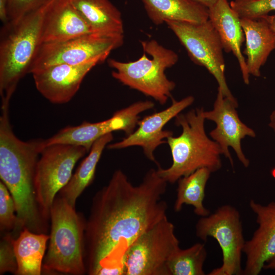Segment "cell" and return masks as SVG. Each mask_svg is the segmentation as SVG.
<instances>
[{
	"mask_svg": "<svg viewBox=\"0 0 275 275\" xmlns=\"http://www.w3.org/2000/svg\"><path fill=\"white\" fill-rule=\"evenodd\" d=\"M168 182L151 169L138 185L121 170L94 195L85 232V263L90 275H124L126 253L143 233L167 216L161 199Z\"/></svg>",
	"mask_w": 275,
	"mask_h": 275,
	"instance_id": "1",
	"label": "cell"
},
{
	"mask_svg": "<svg viewBox=\"0 0 275 275\" xmlns=\"http://www.w3.org/2000/svg\"><path fill=\"white\" fill-rule=\"evenodd\" d=\"M9 102H2L0 117V177L14 200L21 230L46 233L48 221L42 215L35 187L36 166L44 148L43 139L23 141L10 124Z\"/></svg>",
	"mask_w": 275,
	"mask_h": 275,
	"instance_id": "2",
	"label": "cell"
},
{
	"mask_svg": "<svg viewBox=\"0 0 275 275\" xmlns=\"http://www.w3.org/2000/svg\"><path fill=\"white\" fill-rule=\"evenodd\" d=\"M204 111L203 107L196 108L175 117V124L182 128V132L166 140L172 163L168 168L159 166L157 169L159 175L168 183H174L200 168H207L211 173L221 168L222 151L206 133Z\"/></svg>",
	"mask_w": 275,
	"mask_h": 275,
	"instance_id": "3",
	"label": "cell"
},
{
	"mask_svg": "<svg viewBox=\"0 0 275 275\" xmlns=\"http://www.w3.org/2000/svg\"><path fill=\"white\" fill-rule=\"evenodd\" d=\"M53 1V0H52ZM15 22L3 24L0 37V94L10 100L41 44L45 12L52 1Z\"/></svg>",
	"mask_w": 275,
	"mask_h": 275,
	"instance_id": "4",
	"label": "cell"
},
{
	"mask_svg": "<svg viewBox=\"0 0 275 275\" xmlns=\"http://www.w3.org/2000/svg\"><path fill=\"white\" fill-rule=\"evenodd\" d=\"M50 233L42 270L73 275L86 272L85 232L86 221L75 207L57 195L50 210Z\"/></svg>",
	"mask_w": 275,
	"mask_h": 275,
	"instance_id": "5",
	"label": "cell"
},
{
	"mask_svg": "<svg viewBox=\"0 0 275 275\" xmlns=\"http://www.w3.org/2000/svg\"><path fill=\"white\" fill-rule=\"evenodd\" d=\"M144 53L138 60L122 62L113 59L107 60L114 69L112 76L125 86L151 97L164 104L171 96L176 84L168 78L165 71L178 61L173 50L160 45L155 40L141 42Z\"/></svg>",
	"mask_w": 275,
	"mask_h": 275,
	"instance_id": "6",
	"label": "cell"
},
{
	"mask_svg": "<svg viewBox=\"0 0 275 275\" xmlns=\"http://www.w3.org/2000/svg\"><path fill=\"white\" fill-rule=\"evenodd\" d=\"M123 34L91 33L67 40L41 43L29 73L52 65L102 63L123 43Z\"/></svg>",
	"mask_w": 275,
	"mask_h": 275,
	"instance_id": "7",
	"label": "cell"
},
{
	"mask_svg": "<svg viewBox=\"0 0 275 275\" xmlns=\"http://www.w3.org/2000/svg\"><path fill=\"white\" fill-rule=\"evenodd\" d=\"M179 248L174 225L166 216L129 247L125 256L124 275H169L168 261Z\"/></svg>",
	"mask_w": 275,
	"mask_h": 275,
	"instance_id": "8",
	"label": "cell"
},
{
	"mask_svg": "<svg viewBox=\"0 0 275 275\" xmlns=\"http://www.w3.org/2000/svg\"><path fill=\"white\" fill-rule=\"evenodd\" d=\"M196 234L203 241L214 238L222 251V264L209 275L243 274L241 257L245 240L240 213L236 208L224 205L211 214L201 217L196 225Z\"/></svg>",
	"mask_w": 275,
	"mask_h": 275,
	"instance_id": "9",
	"label": "cell"
},
{
	"mask_svg": "<svg viewBox=\"0 0 275 275\" xmlns=\"http://www.w3.org/2000/svg\"><path fill=\"white\" fill-rule=\"evenodd\" d=\"M87 152L84 147L63 144L50 145L42 151L36 166L35 187L40 211L47 221L56 197L70 180L76 162Z\"/></svg>",
	"mask_w": 275,
	"mask_h": 275,
	"instance_id": "10",
	"label": "cell"
},
{
	"mask_svg": "<svg viewBox=\"0 0 275 275\" xmlns=\"http://www.w3.org/2000/svg\"><path fill=\"white\" fill-rule=\"evenodd\" d=\"M169 28L184 47L191 61L205 67L214 77L224 96L236 99L226 82L223 47L219 36L209 20L200 23L167 21Z\"/></svg>",
	"mask_w": 275,
	"mask_h": 275,
	"instance_id": "11",
	"label": "cell"
},
{
	"mask_svg": "<svg viewBox=\"0 0 275 275\" xmlns=\"http://www.w3.org/2000/svg\"><path fill=\"white\" fill-rule=\"evenodd\" d=\"M154 106L151 101H138L117 111L106 120L66 126L51 137L44 139V147L56 144H70L84 147L88 152L94 143L105 134L117 130L124 131L127 135L132 133L139 121V115Z\"/></svg>",
	"mask_w": 275,
	"mask_h": 275,
	"instance_id": "12",
	"label": "cell"
},
{
	"mask_svg": "<svg viewBox=\"0 0 275 275\" xmlns=\"http://www.w3.org/2000/svg\"><path fill=\"white\" fill-rule=\"evenodd\" d=\"M237 107L236 99L224 96L218 89L213 109L204 111L203 114L206 120L215 123V128L210 131L209 135L219 146L223 155L229 159L232 167L234 162L229 147L233 148L239 160L247 168L250 161L242 151L241 142L246 136L255 138L256 133L239 119L236 110Z\"/></svg>",
	"mask_w": 275,
	"mask_h": 275,
	"instance_id": "13",
	"label": "cell"
},
{
	"mask_svg": "<svg viewBox=\"0 0 275 275\" xmlns=\"http://www.w3.org/2000/svg\"><path fill=\"white\" fill-rule=\"evenodd\" d=\"M194 101L192 96L179 101L174 99L166 109L145 117L138 123V127L122 140L107 145L109 149H120L131 146H140L150 160L159 167L154 156V151L159 145L167 143V139L173 135L171 131L163 130L164 126Z\"/></svg>",
	"mask_w": 275,
	"mask_h": 275,
	"instance_id": "14",
	"label": "cell"
},
{
	"mask_svg": "<svg viewBox=\"0 0 275 275\" xmlns=\"http://www.w3.org/2000/svg\"><path fill=\"white\" fill-rule=\"evenodd\" d=\"M98 64H60L39 69L32 73L36 88L51 103H67L77 93L87 74Z\"/></svg>",
	"mask_w": 275,
	"mask_h": 275,
	"instance_id": "15",
	"label": "cell"
},
{
	"mask_svg": "<svg viewBox=\"0 0 275 275\" xmlns=\"http://www.w3.org/2000/svg\"><path fill=\"white\" fill-rule=\"evenodd\" d=\"M250 207L256 215L258 227L252 238L245 241L243 274L258 275L264 264L275 256V202L263 205L251 200Z\"/></svg>",
	"mask_w": 275,
	"mask_h": 275,
	"instance_id": "16",
	"label": "cell"
},
{
	"mask_svg": "<svg viewBox=\"0 0 275 275\" xmlns=\"http://www.w3.org/2000/svg\"><path fill=\"white\" fill-rule=\"evenodd\" d=\"M94 33L71 0H53L44 16L41 43L61 42Z\"/></svg>",
	"mask_w": 275,
	"mask_h": 275,
	"instance_id": "17",
	"label": "cell"
},
{
	"mask_svg": "<svg viewBox=\"0 0 275 275\" xmlns=\"http://www.w3.org/2000/svg\"><path fill=\"white\" fill-rule=\"evenodd\" d=\"M209 20L213 24L221 39L224 50L232 52L236 58L245 84L250 83L246 60L241 48L245 41L241 24V18L231 7L228 0H217L208 8Z\"/></svg>",
	"mask_w": 275,
	"mask_h": 275,
	"instance_id": "18",
	"label": "cell"
},
{
	"mask_svg": "<svg viewBox=\"0 0 275 275\" xmlns=\"http://www.w3.org/2000/svg\"><path fill=\"white\" fill-rule=\"evenodd\" d=\"M245 41L242 52L247 58L246 64L250 75L261 76L260 69L270 53L275 49V33L263 18H241Z\"/></svg>",
	"mask_w": 275,
	"mask_h": 275,
	"instance_id": "19",
	"label": "cell"
},
{
	"mask_svg": "<svg viewBox=\"0 0 275 275\" xmlns=\"http://www.w3.org/2000/svg\"><path fill=\"white\" fill-rule=\"evenodd\" d=\"M152 22L200 23L209 19L208 8L193 0H141Z\"/></svg>",
	"mask_w": 275,
	"mask_h": 275,
	"instance_id": "20",
	"label": "cell"
},
{
	"mask_svg": "<svg viewBox=\"0 0 275 275\" xmlns=\"http://www.w3.org/2000/svg\"><path fill=\"white\" fill-rule=\"evenodd\" d=\"M47 233H37L24 228L13 240L17 275H40L49 240Z\"/></svg>",
	"mask_w": 275,
	"mask_h": 275,
	"instance_id": "21",
	"label": "cell"
},
{
	"mask_svg": "<svg viewBox=\"0 0 275 275\" xmlns=\"http://www.w3.org/2000/svg\"><path fill=\"white\" fill-rule=\"evenodd\" d=\"M94 33L123 34L120 11L109 0H71Z\"/></svg>",
	"mask_w": 275,
	"mask_h": 275,
	"instance_id": "22",
	"label": "cell"
},
{
	"mask_svg": "<svg viewBox=\"0 0 275 275\" xmlns=\"http://www.w3.org/2000/svg\"><path fill=\"white\" fill-rule=\"evenodd\" d=\"M113 140L112 133L96 140L88 155L81 161L70 180L58 194L75 207L77 198L94 179L96 167L104 148Z\"/></svg>",
	"mask_w": 275,
	"mask_h": 275,
	"instance_id": "23",
	"label": "cell"
},
{
	"mask_svg": "<svg viewBox=\"0 0 275 275\" xmlns=\"http://www.w3.org/2000/svg\"><path fill=\"white\" fill-rule=\"evenodd\" d=\"M211 173L208 169L202 168L179 179L174 205L176 212L181 211L184 205H189L193 206L195 213L198 216L204 217L210 214L203 201L205 187Z\"/></svg>",
	"mask_w": 275,
	"mask_h": 275,
	"instance_id": "24",
	"label": "cell"
},
{
	"mask_svg": "<svg viewBox=\"0 0 275 275\" xmlns=\"http://www.w3.org/2000/svg\"><path fill=\"white\" fill-rule=\"evenodd\" d=\"M207 255L205 245L202 243L185 249L179 248L168 261L169 275H204L203 267Z\"/></svg>",
	"mask_w": 275,
	"mask_h": 275,
	"instance_id": "25",
	"label": "cell"
},
{
	"mask_svg": "<svg viewBox=\"0 0 275 275\" xmlns=\"http://www.w3.org/2000/svg\"><path fill=\"white\" fill-rule=\"evenodd\" d=\"M0 228L1 231L20 232L15 204L8 188L0 182Z\"/></svg>",
	"mask_w": 275,
	"mask_h": 275,
	"instance_id": "26",
	"label": "cell"
},
{
	"mask_svg": "<svg viewBox=\"0 0 275 275\" xmlns=\"http://www.w3.org/2000/svg\"><path fill=\"white\" fill-rule=\"evenodd\" d=\"M230 5L240 18L257 19L275 11V0H234Z\"/></svg>",
	"mask_w": 275,
	"mask_h": 275,
	"instance_id": "27",
	"label": "cell"
},
{
	"mask_svg": "<svg viewBox=\"0 0 275 275\" xmlns=\"http://www.w3.org/2000/svg\"><path fill=\"white\" fill-rule=\"evenodd\" d=\"M14 237L9 233L0 242V274L10 272L16 274L17 263L13 246Z\"/></svg>",
	"mask_w": 275,
	"mask_h": 275,
	"instance_id": "28",
	"label": "cell"
},
{
	"mask_svg": "<svg viewBox=\"0 0 275 275\" xmlns=\"http://www.w3.org/2000/svg\"><path fill=\"white\" fill-rule=\"evenodd\" d=\"M52 0H8V22H15Z\"/></svg>",
	"mask_w": 275,
	"mask_h": 275,
	"instance_id": "29",
	"label": "cell"
},
{
	"mask_svg": "<svg viewBox=\"0 0 275 275\" xmlns=\"http://www.w3.org/2000/svg\"><path fill=\"white\" fill-rule=\"evenodd\" d=\"M0 19L3 24L9 21L8 0H0Z\"/></svg>",
	"mask_w": 275,
	"mask_h": 275,
	"instance_id": "30",
	"label": "cell"
},
{
	"mask_svg": "<svg viewBox=\"0 0 275 275\" xmlns=\"http://www.w3.org/2000/svg\"><path fill=\"white\" fill-rule=\"evenodd\" d=\"M261 18H263L267 21L270 29L275 33V15L268 14Z\"/></svg>",
	"mask_w": 275,
	"mask_h": 275,
	"instance_id": "31",
	"label": "cell"
},
{
	"mask_svg": "<svg viewBox=\"0 0 275 275\" xmlns=\"http://www.w3.org/2000/svg\"><path fill=\"white\" fill-rule=\"evenodd\" d=\"M263 269L275 271V256L268 260L264 264Z\"/></svg>",
	"mask_w": 275,
	"mask_h": 275,
	"instance_id": "32",
	"label": "cell"
},
{
	"mask_svg": "<svg viewBox=\"0 0 275 275\" xmlns=\"http://www.w3.org/2000/svg\"><path fill=\"white\" fill-rule=\"evenodd\" d=\"M197 3L201 4V5L209 8L213 6L217 0H193Z\"/></svg>",
	"mask_w": 275,
	"mask_h": 275,
	"instance_id": "33",
	"label": "cell"
},
{
	"mask_svg": "<svg viewBox=\"0 0 275 275\" xmlns=\"http://www.w3.org/2000/svg\"><path fill=\"white\" fill-rule=\"evenodd\" d=\"M269 120V126L273 129L275 134V109L271 113Z\"/></svg>",
	"mask_w": 275,
	"mask_h": 275,
	"instance_id": "34",
	"label": "cell"
}]
</instances>
